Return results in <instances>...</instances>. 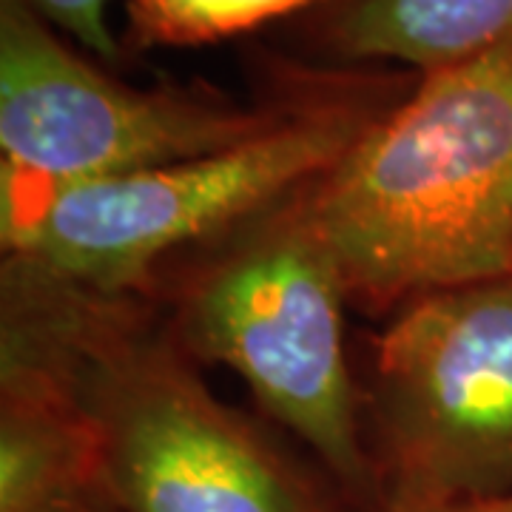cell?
<instances>
[{
    "instance_id": "obj_1",
    "label": "cell",
    "mask_w": 512,
    "mask_h": 512,
    "mask_svg": "<svg viewBox=\"0 0 512 512\" xmlns=\"http://www.w3.org/2000/svg\"><path fill=\"white\" fill-rule=\"evenodd\" d=\"M0 356L40 370L86 421L114 512H336L208 390L134 291L3 262Z\"/></svg>"
},
{
    "instance_id": "obj_2",
    "label": "cell",
    "mask_w": 512,
    "mask_h": 512,
    "mask_svg": "<svg viewBox=\"0 0 512 512\" xmlns=\"http://www.w3.org/2000/svg\"><path fill=\"white\" fill-rule=\"evenodd\" d=\"M348 299L384 311L512 271V37L436 69L302 191Z\"/></svg>"
},
{
    "instance_id": "obj_3",
    "label": "cell",
    "mask_w": 512,
    "mask_h": 512,
    "mask_svg": "<svg viewBox=\"0 0 512 512\" xmlns=\"http://www.w3.org/2000/svg\"><path fill=\"white\" fill-rule=\"evenodd\" d=\"M376 117L359 100H325L194 160L3 194V248L89 288L137 291L171 251L237 231L322 180Z\"/></svg>"
},
{
    "instance_id": "obj_4",
    "label": "cell",
    "mask_w": 512,
    "mask_h": 512,
    "mask_svg": "<svg viewBox=\"0 0 512 512\" xmlns=\"http://www.w3.org/2000/svg\"><path fill=\"white\" fill-rule=\"evenodd\" d=\"M302 191L237 228L185 282L171 333L191 359L234 370L348 490L379 501L345 359L348 293Z\"/></svg>"
},
{
    "instance_id": "obj_5",
    "label": "cell",
    "mask_w": 512,
    "mask_h": 512,
    "mask_svg": "<svg viewBox=\"0 0 512 512\" xmlns=\"http://www.w3.org/2000/svg\"><path fill=\"white\" fill-rule=\"evenodd\" d=\"M384 495L512 490V271L404 305L373 359Z\"/></svg>"
},
{
    "instance_id": "obj_6",
    "label": "cell",
    "mask_w": 512,
    "mask_h": 512,
    "mask_svg": "<svg viewBox=\"0 0 512 512\" xmlns=\"http://www.w3.org/2000/svg\"><path fill=\"white\" fill-rule=\"evenodd\" d=\"M217 94L134 89L57 40L32 6L0 0L3 194H37L214 154L282 120Z\"/></svg>"
},
{
    "instance_id": "obj_7",
    "label": "cell",
    "mask_w": 512,
    "mask_h": 512,
    "mask_svg": "<svg viewBox=\"0 0 512 512\" xmlns=\"http://www.w3.org/2000/svg\"><path fill=\"white\" fill-rule=\"evenodd\" d=\"M322 37L348 60H402L436 72L512 37V0H336Z\"/></svg>"
},
{
    "instance_id": "obj_8",
    "label": "cell",
    "mask_w": 512,
    "mask_h": 512,
    "mask_svg": "<svg viewBox=\"0 0 512 512\" xmlns=\"http://www.w3.org/2000/svg\"><path fill=\"white\" fill-rule=\"evenodd\" d=\"M336 0H128V43L202 46Z\"/></svg>"
},
{
    "instance_id": "obj_9",
    "label": "cell",
    "mask_w": 512,
    "mask_h": 512,
    "mask_svg": "<svg viewBox=\"0 0 512 512\" xmlns=\"http://www.w3.org/2000/svg\"><path fill=\"white\" fill-rule=\"evenodd\" d=\"M23 3L32 6L43 20L57 23L63 32H69L80 46L92 49L97 57L120 60L123 55L106 20L109 0H23Z\"/></svg>"
},
{
    "instance_id": "obj_10",
    "label": "cell",
    "mask_w": 512,
    "mask_h": 512,
    "mask_svg": "<svg viewBox=\"0 0 512 512\" xmlns=\"http://www.w3.org/2000/svg\"><path fill=\"white\" fill-rule=\"evenodd\" d=\"M376 512H512V490L484 495V498H453V501L384 495L376 501Z\"/></svg>"
},
{
    "instance_id": "obj_11",
    "label": "cell",
    "mask_w": 512,
    "mask_h": 512,
    "mask_svg": "<svg viewBox=\"0 0 512 512\" xmlns=\"http://www.w3.org/2000/svg\"><path fill=\"white\" fill-rule=\"evenodd\" d=\"M40 512H114L109 504H103L100 498H72V501H60Z\"/></svg>"
}]
</instances>
